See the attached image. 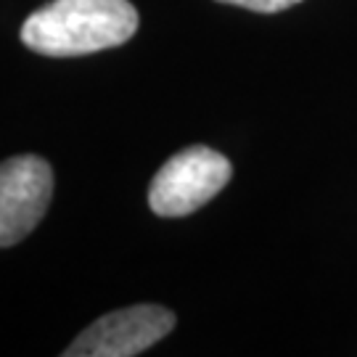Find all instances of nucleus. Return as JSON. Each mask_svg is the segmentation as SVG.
I'll use <instances>...</instances> for the list:
<instances>
[{
	"instance_id": "1",
	"label": "nucleus",
	"mask_w": 357,
	"mask_h": 357,
	"mask_svg": "<svg viewBox=\"0 0 357 357\" xmlns=\"http://www.w3.org/2000/svg\"><path fill=\"white\" fill-rule=\"evenodd\" d=\"M138 29L130 0H53L22 26L29 51L53 59L88 56L128 43Z\"/></svg>"
},
{
	"instance_id": "2",
	"label": "nucleus",
	"mask_w": 357,
	"mask_h": 357,
	"mask_svg": "<svg viewBox=\"0 0 357 357\" xmlns=\"http://www.w3.org/2000/svg\"><path fill=\"white\" fill-rule=\"evenodd\" d=\"M228 156L206 146L178 151L151 180L149 206L159 217H185L209 204L230 183Z\"/></svg>"
},
{
	"instance_id": "3",
	"label": "nucleus",
	"mask_w": 357,
	"mask_h": 357,
	"mask_svg": "<svg viewBox=\"0 0 357 357\" xmlns=\"http://www.w3.org/2000/svg\"><path fill=\"white\" fill-rule=\"evenodd\" d=\"M53 199V167L35 153L0 165V249L24 241Z\"/></svg>"
},
{
	"instance_id": "4",
	"label": "nucleus",
	"mask_w": 357,
	"mask_h": 357,
	"mask_svg": "<svg viewBox=\"0 0 357 357\" xmlns=\"http://www.w3.org/2000/svg\"><path fill=\"white\" fill-rule=\"evenodd\" d=\"M175 328V312L162 305H132L90 323L64 349V357H132Z\"/></svg>"
},
{
	"instance_id": "5",
	"label": "nucleus",
	"mask_w": 357,
	"mask_h": 357,
	"mask_svg": "<svg viewBox=\"0 0 357 357\" xmlns=\"http://www.w3.org/2000/svg\"><path fill=\"white\" fill-rule=\"evenodd\" d=\"M217 3H228V6H238V8H249L257 13H278L291 8L302 0H217Z\"/></svg>"
}]
</instances>
